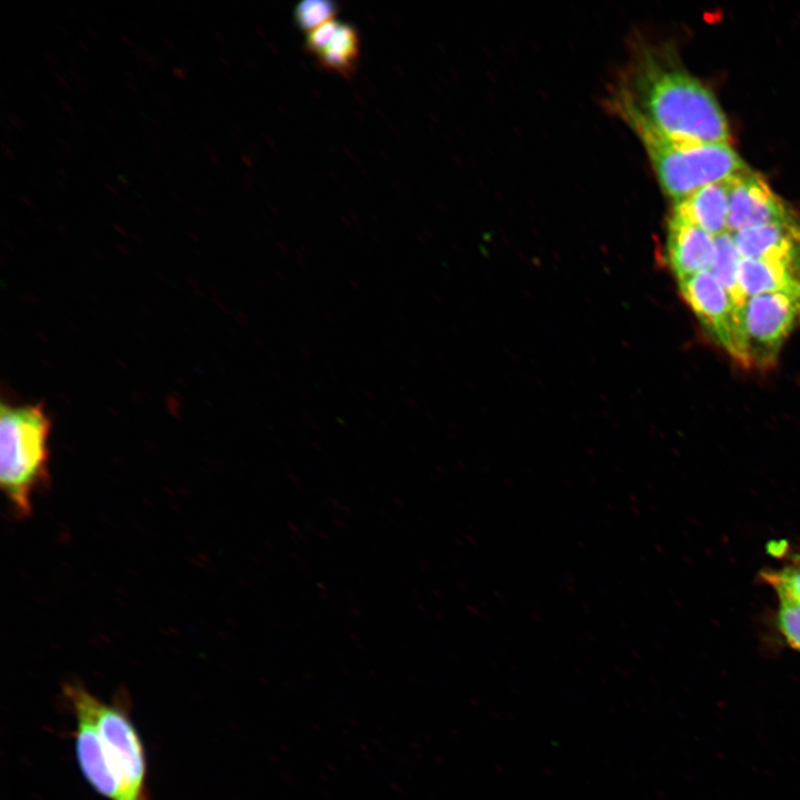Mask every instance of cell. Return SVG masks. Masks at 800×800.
Wrapping results in <instances>:
<instances>
[{"instance_id": "cell-1", "label": "cell", "mask_w": 800, "mask_h": 800, "mask_svg": "<svg viewBox=\"0 0 800 800\" xmlns=\"http://www.w3.org/2000/svg\"><path fill=\"white\" fill-rule=\"evenodd\" d=\"M617 89L670 137L730 144L728 120L714 94L667 53L640 50Z\"/></svg>"}, {"instance_id": "cell-2", "label": "cell", "mask_w": 800, "mask_h": 800, "mask_svg": "<svg viewBox=\"0 0 800 800\" xmlns=\"http://www.w3.org/2000/svg\"><path fill=\"white\" fill-rule=\"evenodd\" d=\"M63 690L76 716V752L88 782L109 800H149L142 742L122 703L103 702L80 683Z\"/></svg>"}, {"instance_id": "cell-3", "label": "cell", "mask_w": 800, "mask_h": 800, "mask_svg": "<svg viewBox=\"0 0 800 800\" xmlns=\"http://www.w3.org/2000/svg\"><path fill=\"white\" fill-rule=\"evenodd\" d=\"M609 106L639 138L662 190L673 201L749 169L729 143L682 140L663 133L617 88Z\"/></svg>"}, {"instance_id": "cell-4", "label": "cell", "mask_w": 800, "mask_h": 800, "mask_svg": "<svg viewBox=\"0 0 800 800\" xmlns=\"http://www.w3.org/2000/svg\"><path fill=\"white\" fill-rule=\"evenodd\" d=\"M51 419L42 402L0 406V482L14 514L31 513V499L49 479Z\"/></svg>"}, {"instance_id": "cell-5", "label": "cell", "mask_w": 800, "mask_h": 800, "mask_svg": "<svg viewBox=\"0 0 800 800\" xmlns=\"http://www.w3.org/2000/svg\"><path fill=\"white\" fill-rule=\"evenodd\" d=\"M800 326V287L749 297L741 311V333L749 368L776 364L780 350Z\"/></svg>"}, {"instance_id": "cell-6", "label": "cell", "mask_w": 800, "mask_h": 800, "mask_svg": "<svg viewBox=\"0 0 800 800\" xmlns=\"http://www.w3.org/2000/svg\"><path fill=\"white\" fill-rule=\"evenodd\" d=\"M684 302L710 338L739 364L749 368L743 349L741 320L722 284L709 271L678 281Z\"/></svg>"}, {"instance_id": "cell-7", "label": "cell", "mask_w": 800, "mask_h": 800, "mask_svg": "<svg viewBox=\"0 0 800 800\" xmlns=\"http://www.w3.org/2000/svg\"><path fill=\"white\" fill-rule=\"evenodd\" d=\"M794 223H800L798 216L760 174L747 169L730 178L727 232Z\"/></svg>"}, {"instance_id": "cell-8", "label": "cell", "mask_w": 800, "mask_h": 800, "mask_svg": "<svg viewBox=\"0 0 800 800\" xmlns=\"http://www.w3.org/2000/svg\"><path fill=\"white\" fill-rule=\"evenodd\" d=\"M667 260L677 280L709 271L716 253V237L687 223L668 221Z\"/></svg>"}, {"instance_id": "cell-9", "label": "cell", "mask_w": 800, "mask_h": 800, "mask_svg": "<svg viewBox=\"0 0 800 800\" xmlns=\"http://www.w3.org/2000/svg\"><path fill=\"white\" fill-rule=\"evenodd\" d=\"M729 192L730 178L706 184L674 201L669 220L698 227L714 237L727 232Z\"/></svg>"}, {"instance_id": "cell-10", "label": "cell", "mask_w": 800, "mask_h": 800, "mask_svg": "<svg viewBox=\"0 0 800 800\" xmlns=\"http://www.w3.org/2000/svg\"><path fill=\"white\" fill-rule=\"evenodd\" d=\"M731 236L742 259H800V223L767 224Z\"/></svg>"}, {"instance_id": "cell-11", "label": "cell", "mask_w": 800, "mask_h": 800, "mask_svg": "<svg viewBox=\"0 0 800 800\" xmlns=\"http://www.w3.org/2000/svg\"><path fill=\"white\" fill-rule=\"evenodd\" d=\"M739 283L747 298L800 287V259H741Z\"/></svg>"}, {"instance_id": "cell-12", "label": "cell", "mask_w": 800, "mask_h": 800, "mask_svg": "<svg viewBox=\"0 0 800 800\" xmlns=\"http://www.w3.org/2000/svg\"><path fill=\"white\" fill-rule=\"evenodd\" d=\"M360 47L357 28L340 21L333 38L316 58L321 68L348 78L358 68Z\"/></svg>"}, {"instance_id": "cell-13", "label": "cell", "mask_w": 800, "mask_h": 800, "mask_svg": "<svg viewBox=\"0 0 800 800\" xmlns=\"http://www.w3.org/2000/svg\"><path fill=\"white\" fill-rule=\"evenodd\" d=\"M741 259L731 233L723 232L716 236V253L710 271L727 290L740 320L742 308L748 299L739 283Z\"/></svg>"}, {"instance_id": "cell-14", "label": "cell", "mask_w": 800, "mask_h": 800, "mask_svg": "<svg viewBox=\"0 0 800 800\" xmlns=\"http://www.w3.org/2000/svg\"><path fill=\"white\" fill-rule=\"evenodd\" d=\"M338 4L331 0H304L294 8L293 17L296 24L303 31L322 26L334 20Z\"/></svg>"}, {"instance_id": "cell-15", "label": "cell", "mask_w": 800, "mask_h": 800, "mask_svg": "<svg viewBox=\"0 0 800 800\" xmlns=\"http://www.w3.org/2000/svg\"><path fill=\"white\" fill-rule=\"evenodd\" d=\"M763 579L768 581L777 591L784 594L800 604V557L798 556L794 563L787 566L779 571L763 573Z\"/></svg>"}, {"instance_id": "cell-16", "label": "cell", "mask_w": 800, "mask_h": 800, "mask_svg": "<svg viewBox=\"0 0 800 800\" xmlns=\"http://www.w3.org/2000/svg\"><path fill=\"white\" fill-rule=\"evenodd\" d=\"M780 608L778 623L788 642L800 651V604L791 598L778 593Z\"/></svg>"}, {"instance_id": "cell-17", "label": "cell", "mask_w": 800, "mask_h": 800, "mask_svg": "<svg viewBox=\"0 0 800 800\" xmlns=\"http://www.w3.org/2000/svg\"><path fill=\"white\" fill-rule=\"evenodd\" d=\"M339 24L340 21L334 19L308 32L306 38L307 51L317 57L331 41Z\"/></svg>"}, {"instance_id": "cell-18", "label": "cell", "mask_w": 800, "mask_h": 800, "mask_svg": "<svg viewBox=\"0 0 800 800\" xmlns=\"http://www.w3.org/2000/svg\"><path fill=\"white\" fill-rule=\"evenodd\" d=\"M140 52V59L143 60L146 63L151 66L152 68H157L161 64V60L158 56L150 53L148 50L143 48H139Z\"/></svg>"}, {"instance_id": "cell-19", "label": "cell", "mask_w": 800, "mask_h": 800, "mask_svg": "<svg viewBox=\"0 0 800 800\" xmlns=\"http://www.w3.org/2000/svg\"><path fill=\"white\" fill-rule=\"evenodd\" d=\"M2 116L8 120V122H10V124L14 126L19 130H22L27 126L20 117L11 113L10 111H2Z\"/></svg>"}, {"instance_id": "cell-20", "label": "cell", "mask_w": 800, "mask_h": 800, "mask_svg": "<svg viewBox=\"0 0 800 800\" xmlns=\"http://www.w3.org/2000/svg\"><path fill=\"white\" fill-rule=\"evenodd\" d=\"M171 73L179 80H186L188 78V73L184 68L174 66L171 69Z\"/></svg>"}, {"instance_id": "cell-21", "label": "cell", "mask_w": 800, "mask_h": 800, "mask_svg": "<svg viewBox=\"0 0 800 800\" xmlns=\"http://www.w3.org/2000/svg\"><path fill=\"white\" fill-rule=\"evenodd\" d=\"M9 196H10L11 198H14V199H17L18 201L27 204L28 207H30V208H32V209L36 208V206L32 203V201L29 200L26 196H22V194H17V196H14V194H12V193H10Z\"/></svg>"}, {"instance_id": "cell-22", "label": "cell", "mask_w": 800, "mask_h": 800, "mask_svg": "<svg viewBox=\"0 0 800 800\" xmlns=\"http://www.w3.org/2000/svg\"><path fill=\"white\" fill-rule=\"evenodd\" d=\"M53 77L58 80V82L67 90L70 91V86L66 81V79L57 71L53 72Z\"/></svg>"}, {"instance_id": "cell-23", "label": "cell", "mask_w": 800, "mask_h": 800, "mask_svg": "<svg viewBox=\"0 0 800 800\" xmlns=\"http://www.w3.org/2000/svg\"><path fill=\"white\" fill-rule=\"evenodd\" d=\"M1 149H2L3 156L12 161L13 160L12 151L6 146L4 142H1Z\"/></svg>"}, {"instance_id": "cell-24", "label": "cell", "mask_w": 800, "mask_h": 800, "mask_svg": "<svg viewBox=\"0 0 800 800\" xmlns=\"http://www.w3.org/2000/svg\"><path fill=\"white\" fill-rule=\"evenodd\" d=\"M60 104L62 106V108L66 112H68L71 116H74L73 108L66 100H60Z\"/></svg>"}, {"instance_id": "cell-25", "label": "cell", "mask_w": 800, "mask_h": 800, "mask_svg": "<svg viewBox=\"0 0 800 800\" xmlns=\"http://www.w3.org/2000/svg\"><path fill=\"white\" fill-rule=\"evenodd\" d=\"M116 181L120 187L126 188V189L129 188V182L127 181L126 177L118 176L116 178Z\"/></svg>"}, {"instance_id": "cell-26", "label": "cell", "mask_w": 800, "mask_h": 800, "mask_svg": "<svg viewBox=\"0 0 800 800\" xmlns=\"http://www.w3.org/2000/svg\"><path fill=\"white\" fill-rule=\"evenodd\" d=\"M69 73L74 78L76 81H80V82L83 81V77L80 73H78L74 69L70 68Z\"/></svg>"}, {"instance_id": "cell-27", "label": "cell", "mask_w": 800, "mask_h": 800, "mask_svg": "<svg viewBox=\"0 0 800 800\" xmlns=\"http://www.w3.org/2000/svg\"><path fill=\"white\" fill-rule=\"evenodd\" d=\"M44 58H46L47 61H49V62L52 63V64H56V66L59 64L58 59H57L53 54H51V53H46V54H44Z\"/></svg>"}, {"instance_id": "cell-28", "label": "cell", "mask_w": 800, "mask_h": 800, "mask_svg": "<svg viewBox=\"0 0 800 800\" xmlns=\"http://www.w3.org/2000/svg\"><path fill=\"white\" fill-rule=\"evenodd\" d=\"M77 44L86 52H90V47L81 39H77Z\"/></svg>"}, {"instance_id": "cell-29", "label": "cell", "mask_w": 800, "mask_h": 800, "mask_svg": "<svg viewBox=\"0 0 800 800\" xmlns=\"http://www.w3.org/2000/svg\"><path fill=\"white\" fill-rule=\"evenodd\" d=\"M106 188L116 197H120V193L118 192L117 188L113 187L110 183H106Z\"/></svg>"}, {"instance_id": "cell-30", "label": "cell", "mask_w": 800, "mask_h": 800, "mask_svg": "<svg viewBox=\"0 0 800 800\" xmlns=\"http://www.w3.org/2000/svg\"><path fill=\"white\" fill-rule=\"evenodd\" d=\"M57 141L60 143L61 147H63L66 152L67 150L71 149V146L66 140L58 138Z\"/></svg>"}, {"instance_id": "cell-31", "label": "cell", "mask_w": 800, "mask_h": 800, "mask_svg": "<svg viewBox=\"0 0 800 800\" xmlns=\"http://www.w3.org/2000/svg\"><path fill=\"white\" fill-rule=\"evenodd\" d=\"M86 29L93 39H96V40L99 39L98 33L90 26H87Z\"/></svg>"}, {"instance_id": "cell-32", "label": "cell", "mask_w": 800, "mask_h": 800, "mask_svg": "<svg viewBox=\"0 0 800 800\" xmlns=\"http://www.w3.org/2000/svg\"><path fill=\"white\" fill-rule=\"evenodd\" d=\"M162 40L166 43V46L169 47L170 49L174 48L173 41L170 38L163 37Z\"/></svg>"}, {"instance_id": "cell-33", "label": "cell", "mask_w": 800, "mask_h": 800, "mask_svg": "<svg viewBox=\"0 0 800 800\" xmlns=\"http://www.w3.org/2000/svg\"><path fill=\"white\" fill-rule=\"evenodd\" d=\"M56 28H57L61 33H63L64 36H67V37L69 36L68 30H67L63 26L57 23V24H56Z\"/></svg>"}, {"instance_id": "cell-34", "label": "cell", "mask_w": 800, "mask_h": 800, "mask_svg": "<svg viewBox=\"0 0 800 800\" xmlns=\"http://www.w3.org/2000/svg\"><path fill=\"white\" fill-rule=\"evenodd\" d=\"M41 96L48 103L53 102V99L46 91H41Z\"/></svg>"}, {"instance_id": "cell-35", "label": "cell", "mask_w": 800, "mask_h": 800, "mask_svg": "<svg viewBox=\"0 0 800 800\" xmlns=\"http://www.w3.org/2000/svg\"><path fill=\"white\" fill-rule=\"evenodd\" d=\"M120 38L126 42L127 46L132 47L131 40L126 34L121 33Z\"/></svg>"}, {"instance_id": "cell-36", "label": "cell", "mask_w": 800, "mask_h": 800, "mask_svg": "<svg viewBox=\"0 0 800 800\" xmlns=\"http://www.w3.org/2000/svg\"><path fill=\"white\" fill-rule=\"evenodd\" d=\"M124 73L128 76V78H129L131 81H134L136 77H134V74H133L132 71H130L129 69H124Z\"/></svg>"}, {"instance_id": "cell-37", "label": "cell", "mask_w": 800, "mask_h": 800, "mask_svg": "<svg viewBox=\"0 0 800 800\" xmlns=\"http://www.w3.org/2000/svg\"><path fill=\"white\" fill-rule=\"evenodd\" d=\"M127 86H128L131 90L138 91L137 86H136L131 80H128V81H127Z\"/></svg>"}, {"instance_id": "cell-38", "label": "cell", "mask_w": 800, "mask_h": 800, "mask_svg": "<svg viewBox=\"0 0 800 800\" xmlns=\"http://www.w3.org/2000/svg\"><path fill=\"white\" fill-rule=\"evenodd\" d=\"M57 172H58L61 177H63V179H69V177H68V174L66 173V171L62 170L61 168H57Z\"/></svg>"}, {"instance_id": "cell-39", "label": "cell", "mask_w": 800, "mask_h": 800, "mask_svg": "<svg viewBox=\"0 0 800 800\" xmlns=\"http://www.w3.org/2000/svg\"><path fill=\"white\" fill-rule=\"evenodd\" d=\"M163 173L167 177V179H169L170 181H173V177H172L171 172L168 171V169H163Z\"/></svg>"}, {"instance_id": "cell-40", "label": "cell", "mask_w": 800, "mask_h": 800, "mask_svg": "<svg viewBox=\"0 0 800 800\" xmlns=\"http://www.w3.org/2000/svg\"><path fill=\"white\" fill-rule=\"evenodd\" d=\"M170 194H171V197H172L173 199H176L177 201L181 202V198H180V196H179L176 191H170Z\"/></svg>"}, {"instance_id": "cell-41", "label": "cell", "mask_w": 800, "mask_h": 800, "mask_svg": "<svg viewBox=\"0 0 800 800\" xmlns=\"http://www.w3.org/2000/svg\"><path fill=\"white\" fill-rule=\"evenodd\" d=\"M77 88H78L79 91H81L82 93H84V94L88 93V91L86 90V87H84L82 83H80V84L78 83V84H77Z\"/></svg>"}, {"instance_id": "cell-42", "label": "cell", "mask_w": 800, "mask_h": 800, "mask_svg": "<svg viewBox=\"0 0 800 800\" xmlns=\"http://www.w3.org/2000/svg\"><path fill=\"white\" fill-rule=\"evenodd\" d=\"M0 123L6 130H8V131L11 130V127L3 119L0 121Z\"/></svg>"}, {"instance_id": "cell-43", "label": "cell", "mask_w": 800, "mask_h": 800, "mask_svg": "<svg viewBox=\"0 0 800 800\" xmlns=\"http://www.w3.org/2000/svg\"><path fill=\"white\" fill-rule=\"evenodd\" d=\"M131 23H132V26H134V29H137L138 32H143V30H142V28H140L139 23H137L136 21H132Z\"/></svg>"}, {"instance_id": "cell-44", "label": "cell", "mask_w": 800, "mask_h": 800, "mask_svg": "<svg viewBox=\"0 0 800 800\" xmlns=\"http://www.w3.org/2000/svg\"><path fill=\"white\" fill-rule=\"evenodd\" d=\"M71 123H72L76 128L82 130V126H81V123H80L78 120H72Z\"/></svg>"}, {"instance_id": "cell-45", "label": "cell", "mask_w": 800, "mask_h": 800, "mask_svg": "<svg viewBox=\"0 0 800 800\" xmlns=\"http://www.w3.org/2000/svg\"><path fill=\"white\" fill-rule=\"evenodd\" d=\"M96 127H97V129H99L102 133H106V129L103 128V126H102L100 122H96Z\"/></svg>"}, {"instance_id": "cell-46", "label": "cell", "mask_w": 800, "mask_h": 800, "mask_svg": "<svg viewBox=\"0 0 800 800\" xmlns=\"http://www.w3.org/2000/svg\"><path fill=\"white\" fill-rule=\"evenodd\" d=\"M113 159H114V161H117V162H118L119 164H121V166H124V164H126L124 161H123L120 157H118V156H114Z\"/></svg>"}, {"instance_id": "cell-47", "label": "cell", "mask_w": 800, "mask_h": 800, "mask_svg": "<svg viewBox=\"0 0 800 800\" xmlns=\"http://www.w3.org/2000/svg\"><path fill=\"white\" fill-rule=\"evenodd\" d=\"M23 71L26 74H28L31 79H34V76L30 72L29 69L23 68Z\"/></svg>"}, {"instance_id": "cell-48", "label": "cell", "mask_w": 800, "mask_h": 800, "mask_svg": "<svg viewBox=\"0 0 800 800\" xmlns=\"http://www.w3.org/2000/svg\"><path fill=\"white\" fill-rule=\"evenodd\" d=\"M154 3H156V6L159 8V10H162V9H163V4H162L161 1L157 0V1H154Z\"/></svg>"}, {"instance_id": "cell-49", "label": "cell", "mask_w": 800, "mask_h": 800, "mask_svg": "<svg viewBox=\"0 0 800 800\" xmlns=\"http://www.w3.org/2000/svg\"><path fill=\"white\" fill-rule=\"evenodd\" d=\"M107 112H108L112 118H117V114H116L114 111L111 110L110 108L107 109Z\"/></svg>"}, {"instance_id": "cell-50", "label": "cell", "mask_w": 800, "mask_h": 800, "mask_svg": "<svg viewBox=\"0 0 800 800\" xmlns=\"http://www.w3.org/2000/svg\"><path fill=\"white\" fill-rule=\"evenodd\" d=\"M150 121H152L157 127L161 126V123L153 117L150 118Z\"/></svg>"}, {"instance_id": "cell-51", "label": "cell", "mask_w": 800, "mask_h": 800, "mask_svg": "<svg viewBox=\"0 0 800 800\" xmlns=\"http://www.w3.org/2000/svg\"><path fill=\"white\" fill-rule=\"evenodd\" d=\"M184 156L188 157L190 161L194 160L193 156L188 151H184Z\"/></svg>"}, {"instance_id": "cell-52", "label": "cell", "mask_w": 800, "mask_h": 800, "mask_svg": "<svg viewBox=\"0 0 800 800\" xmlns=\"http://www.w3.org/2000/svg\"><path fill=\"white\" fill-rule=\"evenodd\" d=\"M1 96L3 97L4 100L10 99V98H8V94L4 92V90H1Z\"/></svg>"}, {"instance_id": "cell-53", "label": "cell", "mask_w": 800, "mask_h": 800, "mask_svg": "<svg viewBox=\"0 0 800 800\" xmlns=\"http://www.w3.org/2000/svg\"><path fill=\"white\" fill-rule=\"evenodd\" d=\"M137 69L139 70L140 73H142L143 76L147 77V73L144 72V69H142L141 67H137Z\"/></svg>"}, {"instance_id": "cell-54", "label": "cell", "mask_w": 800, "mask_h": 800, "mask_svg": "<svg viewBox=\"0 0 800 800\" xmlns=\"http://www.w3.org/2000/svg\"><path fill=\"white\" fill-rule=\"evenodd\" d=\"M50 151H51L52 154H54L56 158H59V157H60V156L56 152L54 149L50 148Z\"/></svg>"}, {"instance_id": "cell-55", "label": "cell", "mask_w": 800, "mask_h": 800, "mask_svg": "<svg viewBox=\"0 0 800 800\" xmlns=\"http://www.w3.org/2000/svg\"><path fill=\"white\" fill-rule=\"evenodd\" d=\"M30 170H31L33 173L39 174L38 170L34 169L33 167H30Z\"/></svg>"}, {"instance_id": "cell-56", "label": "cell", "mask_w": 800, "mask_h": 800, "mask_svg": "<svg viewBox=\"0 0 800 800\" xmlns=\"http://www.w3.org/2000/svg\"><path fill=\"white\" fill-rule=\"evenodd\" d=\"M139 207H140L142 210H144L146 212H148V210H147V208L143 206V203H139Z\"/></svg>"}, {"instance_id": "cell-57", "label": "cell", "mask_w": 800, "mask_h": 800, "mask_svg": "<svg viewBox=\"0 0 800 800\" xmlns=\"http://www.w3.org/2000/svg\"><path fill=\"white\" fill-rule=\"evenodd\" d=\"M190 208H191V210H193L194 212H200V210H199L197 207L194 208L193 206H191Z\"/></svg>"}, {"instance_id": "cell-58", "label": "cell", "mask_w": 800, "mask_h": 800, "mask_svg": "<svg viewBox=\"0 0 800 800\" xmlns=\"http://www.w3.org/2000/svg\"><path fill=\"white\" fill-rule=\"evenodd\" d=\"M800 557V556H799Z\"/></svg>"}]
</instances>
